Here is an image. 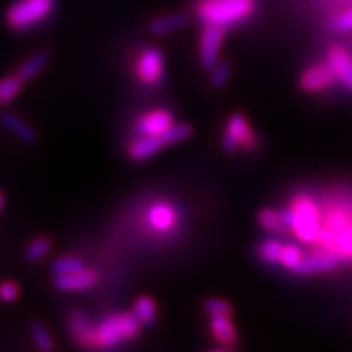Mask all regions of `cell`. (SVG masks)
Instances as JSON below:
<instances>
[{"label": "cell", "instance_id": "obj_1", "mask_svg": "<svg viewBox=\"0 0 352 352\" xmlns=\"http://www.w3.org/2000/svg\"><path fill=\"white\" fill-rule=\"evenodd\" d=\"M321 209L323 219L315 246L336 254L341 264L352 263V197H328Z\"/></svg>", "mask_w": 352, "mask_h": 352}, {"label": "cell", "instance_id": "obj_2", "mask_svg": "<svg viewBox=\"0 0 352 352\" xmlns=\"http://www.w3.org/2000/svg\"><path fill=\"white\" fill-rule=\"evenodd\" d=\"M283 217L290 235L303 245H315L321 230L323 209L310 192H298L290 199L289 206L283 209Z\"/></svg>", "mask_w": 352, "mask_h": 352}, {"label": "cell", "instance_id": "obj_3", "mask_svg": "<svg viewBox=\"0 0 352 352\" xmlns=\"http://www.w3.org/2000/svg\"><path fill=\"white\" fill-rule=\"evenodd\" d=\"M258 10V0H196L195 15L202 25L232 28L245 23Z\"/></svg>", "mask_w": 352, "mask_h": 352}, {"label": "cell", "instance_id": "obj_4", "mask_svg": "<svg viewBox=\"0 0 352 352\" xmlns=\"http://www.w3.org/2000/svg\"><path fill=\"white\" fill-rule=\"evenodd\" d=\"M140 323L132 311L107 315L95 323L94 344L98 351H113L127 341L135 340L142 331Z\"/></svg>", "mask_w": 352, "mask_h": 352}, {"label": "cell", "instance_id": "obj_5", "mask_svg": "<svg viewBox=\"0 0 352 352\" xmlns=\"http://www.w3.org/2000/svg\"><path fill=\"white\" fill-rule=\"evenodd\" d=\"M192 126L184 124V122H176L173 127H170L168 131L164 134L158 135H138V139H134L127 145V155L131 160L142 164V162L151 160L152 157H155L157 153L165 151L170 145L184 142L192 135Z\"/></svg>", "mask_w": 352, "mask_h": 352}, {"label": "cell", "instance_id": "obj_6", "mask_svg": "<svg viewBox=\"0 0 352 352\" xmlns=\"http://www.w3.org/2000/svg\"><path fill=\"white\" fill-rule=\"evenodd\" d=\"M220 147L228 155L236 152H258L261 147V138L243 113H233L223 126Z\"/></svg>", "mask_w": 352, "mask_h": 352}, {"label": "cell", "instance_id": "obj_7", "mask_svg": "<svg viewBox=\"0 0 352 352\" xmlns=\"http://www.w3.org/2000/svg\"><path fill=\"white\" fill-rule=\"evenodd\" d=\"M56 8V0H19L6 12V21L13 32H26L46 21Z\"/></svg>", "mask_w": 352, "mask_h": 352}, {"label": "cell", "instance_id": "obj_8", "mask_svg": "<svg viewBox=\"0 0 352 352\" xmlns=\"http://www.w3.org/2000/svg\"><path fill=\"white\" fill-rule=\"evenodd\" d=\"M134 72L145 87H158L165 80V57L155 46L144 47L135 59Z\"/></svg>", "mask_w": 352, "mask_h": 352}, {"label": "cell", "instance_id": "obj_9", "mask_svg": "<svg viewBox=\"0 0 352 352\" xmlns=\"http://www.w3.org/2000/svg\"><path fill=\"white\" fill-rule=\"evenodd\" d=\"M340 82L336 72L331 67V64L327 59L315 63L303 70L298 78V87L302 88V91L310 95H318L324 94V91L331 90V88Z\"/></svg>", "mask_w": 352, "mask_h": 352}, {"label": "cell", "instance_id": "obj_10", "mask_svg": "<svg viewBox=\"0 0 352 352\" xmlns=\"http://www.w3.org/2000/svg\"><path fill=\"white\" fill-rule=\"evenodd\" d=\"M227 30L217 25H202L199 33V46H197V56L202 69L210 70L220 60L223 39H226Z\"/></svg>", "mask_w": 352, "mask_h": 352}, {"label": "cell", "instance_id": "obj_11", "mask_svg": "<svg viewBox=\"0 0 352 352\" xmlns=\"http://www.w3.org/2000/svg\"><path fill=\"white\" fill-rule=\"evenodd\" d=\"M182 222V210L168 201L153 202L145 214V223L158 235H168Z\"/></svg>", "mask_w": 352, "mask_h": 352}, {"label": "cell", "instance_id": "obj_12", "mask_svg": "<svg viewBox=\"0 0 352 352\" xmlns=\"http://www.w3.org/2000/svg\"><path fill=\"white\" fill-rule=\"evenodd\" d=\"M175 124V114L170 109H148L134 121V132L135 135H158L164 134Z\"/></svg>", "mask_w": 352, "mask_h": 352}, {"label": "cell", "instance_id": "obj_13", "mask_svg": "<svg viewBox=\"0 0 352 352\" xmlns=\"http://www.w3.org/2000/svg\"><path fill=\"white\" fill-rule=\"evenodd\" d=\"M340 259L336 258V254H333L328 250L311 248L310 252L305 253L300 266L294 271L296 276H314V274H323V272H331L340 266Z\"/></svg>", "mask_w": 352, "mask_h": 352}, {"label": "cell", "instance_id": "obj_14", "mask_svg": "<svg viewBox=\"0 0 352 352\" xmlns=\"http://www.w3.org/2000/svg\"><path fill=\"white\" fill-rule=\"evenodd\" d=\"M67 329L72 340L83 349H95V321L82 310H72L67 315Z\"/></svg>", "mask_w": 352, "mask_h": 352}, {"label": "cell", "instance_id": "obj_15", "mask_svg": "<svg viewBox=\"0 0 352 352\" xmlns=\"http://www.w3.org/2000/svg\"><path fill=\"white\" fill-rule=\"evenodd\" d=\"M100 280L98 271L91 270V267H83L82 271L74 272L67 276H56L54 277V287L60 292L67 294H78L85 292V290L94 289Z\"/></svg>", "mask_w": 352, "mask_h": 352}, {"label": "cell", "instance_id": "obj_16", "mask_svg": "<svg viewBox=\"0 0 352 352\" xmlns=\"http://www.w3.org/2000/svg\"><path fill=\"white\" fill-rule=\"evenodd\" d=\"M0 126L26 145H34L39 139L36 127L30 121H26L23 116H20L19 113L8 111V109L0 113Z\"/></svg>", "mask_w": 352, "mask_h": 352}, {"label": "cell", "instance_id": "obj_17", "mask_svg": "<svg viewBox=\"0 0 352 352\" xmlns=\"http://www.w3.org/2000/svg\"><path fill=\"white\" fill-rule=\"evenodd\" d=\"M327 60L336 72L342 85L352 91V54L341 44H331L327 51Z\"/></svg>", "mask_w": 352, "mask_h": 352}, {"label": "cell", "instance_id": "obj_18", "mask_svg": "<svg viewBox=\"0 0 352 352\" xmlns=\"http://www.w3.org/2000/svg\"><path fill=\"white\" fill-rule=\"evenodd\" d=\"M189 16L186 13L175 12V13H166V15L155 16L148 21L147 30L152 36L160 38V36H168L171 33L179 32L184 26H188Z\"/></svg>", "mask_w": 352, "mask_h": 352}, {"label": "cell", "instance_id": "obj_19", "mask_svg": "<svg viewBox=\"0 0 352 352\" xmlns=\"http://www.w3.org/2000/svg\"><path fill=\"white\" fill-rule=\"evenodd\" d=\"M209 329L214 340L223 347H233L239 341V333L233 324L232 315L209 316Z\"/></svg>", "mask_w": 352, "mask_h": 352}, {"label": "cell", "instance_id": "obj_20", "mask_svg": "<svg viewBox=\"0 0 352 352\" xmlns=\"http://www.w3.org/2000/svg\"><path fill=\"white\" fill-rule=\"evenodd\" d=\"M51 63V52L46 50L36 51L34 54L26 57L23 63L20 64V67L16 69V76L20 77V80L23 83L32 82L34 77H38L44 69L47 67Z\"/></svg>", "mask_w": 352, "mask_h": 352}, {"label": "cell", "instance_id": "obj_21", "mask_svg": "<svg viewBox=\"0 0 352 352\" xmlns=\"http://www.w3.org/2000/svg\"><path fill=\"white\" fill-rule=\"evenodd\" d=\"M258 223L264 232L279 236V239L289 233V228L285 226V220L283 217V210H276L271 208L261 209L258 212Z\"/></svg>", "mask_w": 352, "mask_h": 352}, {"label": "cell", "instance_id": "obj_22", "mask_svg": "<svg viewBox=\"0 0 352 352\" xmlns=\"http://www.w3.org/2000/svg\"><path fill=\"white\" fill-rule=\"evenodd\" d=\"M131 311L138 316V320L144 327H152V324L157 323L158 305L155 298L151 296H139L132 303Z\"/></svg>", "mask_w": 352, "mask_h": 352}, {"label": "cell", "instance_id": "obj_23", "mask_svg": "<svg viewBox=\"0 0 352 352\" xmlns=\"http://www.w3.org/2000/svg\"><path fill=\"white\" fill-rule=\"evenodd\" d=\"M283 246L284 241L277 236H271V239H264L263 241H259L256 246V254L258 258L261 259L264 264L267 266H279V258L280 253H283Z\"/></svg>", "mask_w": 352, "mask_h": 352}, {"label": "cell", "instance_id": "obj_24", "mask_svg": "<svg viewBox=\"0 0 352 352\" xmlns=\"http://www.w3.org/2000/svg\"><path fill=\"white\" fill-rule=\"evenodd\" d=\"M52 250V240L46 235H39L34 236V239L26 245L25 252H23V258L26 263L30 264H36L39 261H43L47 254L51 253Z\"/></svg>", "mask_w": 352, "mask_h": 352}, {"label": "cell", "instance_id": "obj_25", "mask_svg": "<svg viewBox=\"0 0 352 352\" xmlns=\"http://www.w3.org/2000/svg\"><path fill=\"white\" fill-rule=\"evenodd\" d=\"M30 336H32L33 344L39 352L54 351V338H52L50 329H47V327L43 321H32V323H30Z\"/></svg>", "mask_w": 352, "mask_h": 352}, {"label": "cell", "instance_id": "obj_26", "mask_svg": "<svg viewBox=\"0 0 352 352\" xmlns=\"http://www.w3.org/2000/svg\"><path fill=\"white\" fill-rule=\"evenodd\" d=\"M25 83L20 80V77L16 74H10L0 78V108L7 107L12 101L19 98L21 90H23Z\"/></svg>", "mask_w": 352, "mask_h": 352}, {"label": "cell", "instance_id": "obj_27", "mask_svg": "<svg viewBox=\"0 0 352 352\" xmlns=\"http://www.w3.org/2000/svg\"><path fill=\"white\" fill-rule=\"evenodd\" d=\"M303 256H305V252H303L300 246L296 243H285L284 241L283 253H280L279 258V267L290 271L294 274V271L300 266Z\"/></svg>", "mask_w": 352, "mask_h": 352}, {"label": "cell", "instance_id": "obj_28", "mask_svg": "<svg viewBox=\"0 0 352 352\" xmlns=\"http://www.w3.org/2000/svg\"><path fill=\"white\" fill-rule=\"evenodd\" d=\"M85 266V261L82 258L76 256V254H65V256H59L54 259V263L51 264V271L54 272V276H67L74 274V272L82 271Z\"/></svg>", "mask_w": 352, "mask_h": 352}, {"label": "cell", "instance_id": "obj_29", "mask_svg": "<svg viewBox=\"0 0 352 352\" xmlns=\"http://www.w3.org/2000/svg\"><path fill=\"white\" fill-rule=\"evenodd\" d=\"M209 72H210V77H209L210 85H212L214 88H217V90H220V88L227 87L228 82H230L232 74H233L232 63L230 60L220 59L219 63L209 70Z\"/></svg>", "mask_w": 352, "mask_h": 352}, {"label": "cell", "instance_id": "obj_30", "mask_svg": "<svg viewBox=\"0 0 352 352\" xmlns=\"http://www.w3.org/2000/svg\"><path fill=\"white\" fill-rule=\"evenodd\" d=\"M329 28L334 33H352V7L334 13L329 20Z\"/></svg>", "mask_w": 352, "mask_h": 352}, {"label": "cell", "instance_id": "obj_31", "mask_svg": "<svg viewBox=\"0 0 352 352\" xmlns=\"http://www.w3.org/2000/svg\"><path fill=\"white\" fill-rule=\"evenodd\" d=\"M204 311L209 316L232 315L233 314V307L230 305V302L226 300V298L212 297V298H208V300L204 302Z\"/></svg>", "mask_w": 352, "mask_h": 352}, {"label": "cell", "instance_id": "obj_32", "mask_svg": "<svg viewBox=\"0 0 352 352\" xmlns=\"http://www.w3.org/2000/svg\"><path fill=\"white\" fill-rule=\"evenodd\" d=\"M21 287L16 280L7 279L0 283V302L3 303H13L20 298Z\"/></svg>", "mask_w": 352, "mask_h": 352}, {"label": "cell", "instance_id": "obj_33", "mask_svg": "<svg viewBox=\"0 0 352 352\" xmlns=\"http://www.w3.org/2000/svg\"><path fill=\"white\" fill-rule=\"evenodd\" d=\"M3 206H6V196H3V192L0 191V212H2Z\"/></svg>", "mask_w": 352, "mask_h": 352}, {"label": "cell", "instance_id": "obj_34", "mask_svg": "<svg viewBox=\"0 0 352 352\" xmlns=\"http://www.w3.org/2000/svg\"><path fill=\"white\" fill-rule=\"evenodd\" d=\"M212 352H228L227 349H217V351H212Z\"/></svg>", "mask_w": 352, "mask_h": 352}]
</instances>
